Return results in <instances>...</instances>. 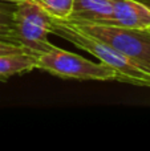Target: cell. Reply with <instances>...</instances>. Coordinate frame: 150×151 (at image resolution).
I'll return each instance as SVG.
<instances>
[{
    "instance_id": "obj_2",
    "label": "cell",
    "mask_w": 150,
    "mask_h": 151,
    "mask_svg": "<svg viewBox=\"0 0 150 151\" xmlns=\"http://www.w3.org/2000/svg\"><path fill=\"white\" fill-rule=\"evenodd\" d=\"M36 68L66 80L118 81L117 72L104 63H93L55 45L36 56Z\"/></svg>"
},
{
    "instance_id": "obj_10",
    "label": "cell",
    "mask_w": 150,
    "mask_h": 151,
    "mask_svg": "<svg viewBox=\"0 0 150 151\" xmlns=\"http://www.w3.org/2000/svg\"><path fill=\"white\" fill-rule=\"evenodd\" d=\"M17 53H28L25 48L7 41H0V55H17ZM31 55V53H29Z\"/></svg>"
},
{
    "instance_id": "obj_7",
    "label": "cell",
    "mask_w": 150,
    "mask_h": 151,
    "mask_svg": "<svg viewBox=\"0 0 150 151\" xmlns=\"http://www.w3.org/2000/svg\"><path fill=\"white\" fill-rule=\"evenodd\" d=\"M36 69V57L29 53L0 55V81Z\"/></svg>"
},
{
    "instance_id": "obj_1",
    "label": "cell",
    "mask_w": 150,
    "mask_h": 151,
    "mask_svg": "<svg viewBox=\"0 0 150 151\" xmlns=\"http://www.w3.org/2000/svg\"><path fill=\"white\" fill-rule=\"evenodd\" d=\"M52 33H56L63 39L68 40L76 47L96 56L105 65L113 68L118 74V81L121 82L150 88V73L138 68L132 60H129L126 56L120 53L110 45L80 31L68 20L53 19Z\"/></svg>"
},
{
    "instance_id": "obj_8",
    "label": "cell",
    "mask_w": 150,
    "mask_h": 151,
    "mask_svg": "<svg viewBox=\"0 0 150 151\" xmlns=\"http://www.w3.org/2000/svg\"><path fill=\"white\" fill-rule=\"evenodd\" d=\"M15 3L0 0V41L20 45L15 25Z\"/></svg>"
},
{
    "instance_id": "obj_6",
    "label": "cell",
    "mask_w": 150,
    "mask_h": 151,
    "mask_svg": "<svg viewBox=\"0 0 150 151\" xmlns=\"http://www.w3.org/2000/svg\"><path fill=\"white\" fill-rule=\"evenodd\" d=\"M113 0H73L71 23H101L110 17Z\"/></svg>"
},
{
    "instance_id": "obj_9",
    "label": "cell",
    "mask_w": 150,
    "mask_h": 151,
    "mask_svg": "<svg viewBox=\"0 0 150 151\" xmlns=\"http://www.w3.org/2000/svg\"><path fill=\"white\" fill-rule=\"evenodd\" d=\"M53 19L68 20L72 13L73 0H35Z\"/></svg>"
},
{
    "instance_id": "obj_12",
    "label": "cell",
    "mask_w": 150,
    "mask_h": 151,
    "mask_svg": "<svg viewBox=\"0 0 150 151\" xmlns=\"http://www.w3.org/2000/svg\"><path fill=\"white\" fill-rule=\"evenodd\" d=\"M142 1H144V3H145V4H146V5H148V7H149V8H150V0H142ZM149 29H150V28H149Z\"/></svg>"
},
{
    "instance_id": "obj_4",
    "label": "cell",
    "mask_w": 150,
    "mask_h": 151,
    "mask_svg": "<svg viewBox=\"0 0 150 151\" xmlns=\"http://www.w3.org/2000/svg\"><path fill=\"white\" fill-rule=\"evenodd\" d=\"M15 25L17 39L27 52L36 57L50 49L52 44L48 36L52 33L53 17L49 16L35 0L16 4Z\"/></svg>"
},
{
    "instance_id": "obj_11",
    "label": "cell",
    "mask_w": 150,
    "mask_h": 151,
    "mask_svg": "<svg viewBox=\"0 0 150 151\" xmlns=\"http://www.w3.org/2000/svg\"><path fill=\"white\" fill-rule=\"evenodd\" d=\"M4 1H11V3H15V4H19V3L27 1V0H4Z\"/></svg>"
},
{
    "instance_id": "obj_3",
    "label": "cell",
    "mask_w": 150,
    "mask_h": 151,
    "mask_svg": "<svg viewBox=\"0 0 150 151\" xmlns=\"http://www.w3.org/2000/svg\"><path fill=\"white\" fill-rule=\"evenodd\" d=\"M72 24L80 31L110 45L132 60L138 68L150 73V29L124 28L98 23Z\"/></svg>"
},
{
    "instance_id": "obj_5",
    "label": "cell",
    "mask_w": 150,
    "mask_h": 151,
    "mask_svg": "<svg viewBox=\"0 0 150 151\" xmlns=\"http://www.w3.org/2000/svg\"><path fill=\"white\" fill-rule=\"evenodd\" d=\"M98 24L149 29L150 8L142 0H113V11L110 17Z\"/></svg>"
}]
</instances>
